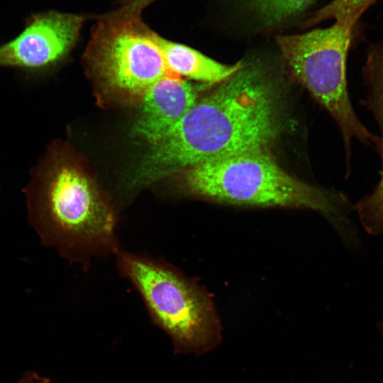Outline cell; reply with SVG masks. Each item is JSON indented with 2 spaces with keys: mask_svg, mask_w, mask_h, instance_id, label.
I'll use <instances>...</instances> for the list:
<instances>
[{
  "mask_svg": "<svg viewBox=\"0 0 383 383\" xmlns=\"http://www.w3.org/2000/svg\"><path fill=\"white\" fill-rule=\"evenodd\" d=\"M157 35L139 12L118 8L98 19L86 55L106 91L140 101L157 82L180 77L168 67Z\"/></svg>",
  "mask_w": 383,
  "mask_h": 383,
  "instance_id": "obj_6",
  "label": "cell"
},
{
  "mask_svg": "<svg viewBox=\"0 0 383 383\" xmlns=\"http://www.w3.org/2000/svg\"><path fill=\"white\" fill-rule=\"evenodd\" d=\"M363 75L369 89L365 105L373 114L380 131L377 148L381 155L383 153V43L370 50Z\"/></svg>",
  "mask_w": 383,
  "mask_h": 383,
  "instance_id": "obj_10",
  "label": "cell"
},
{
  "mask_svg": "<svg viewBox=\"0 0 383 383\" xmlns=\"http://www.w3.org/2000/svg\"><path fill=\"white\" fill-rule=\"evenodd\" d=\"M281 107L279 92L267 71L243 64L152 145L133 184H148L206 160L266 148L282 131Z\"/></svg>",
  "mask_w": 383,
  "mask_h": 383,
  "instance_id": "obj_1",
  "label": "cell"
},
{
  "mask_svg": "<svg viewBox=\"0 0 383 383\" xmlns=\"http://www.w3.org/2000/svg\"><path fill=\"white\" fill-rule=\"evenodd\" d=\"M179 173L187 196L233 206L306 209L342 221L343 195L293 177L266 148L206 160Z\"/></svg>",
  "mask_w": 383,
  "mask_h": 383,
  "instance_id": "obj_3",
  "label": "cell"
},
{
  "mask_svg": "<svg viewBox=\"0 0 383 383\" xmlns=\"http://www.w3.org/2000/svg\"><path fill=\"white\" fill-rule=\"evenodd\" d=\"M210 84H192L182 77L164 78L144 94L133 133L152 145L181 121Z\"/></svg>",
  "mask_w": 383,
  "mask_h": 383,
  "instance_id": "obj_8",
  "label": "cell"
},
{
  "mask_svg": "<svg viewBox=\"0 0 383 383\" xmlns=\"http://www.w3.org/2000/svg\"><path fill=\"white\" fill-rule=\"evenodd\" d=\"M50 380L47 377L41 376L36 372L28 371L13 383H49Z\"/></svg>",
  "mask_w": 383,
  "mask_h": 383,
  "instance_id": "obj_14",
  "label": "cell"
},
{
  "mask_svg": "<svg viewBox=\"0 0 383 383\" xmlns=\"http://www.w3.org/2000/svg\"><path fill=\"white\" fill-rule=\"evenodd\" d=\"M155 0H125L126 5L133 11H141Z\"/></svg>",
  "mask_w": 383,
  "mask_h": 383,
  "instance_id": "obj_15",
  "label": "cell"
},
{
  "mask_svg": "<svg viewBox=\"0 0 383 383\" xmlns=\"http://www.w3.org/2000/svg\"><path fill=\"white\" fill-rule=\"evenodd\" d=\"M121 266L141 294L155 323L170 337L175 353L204 355L221 342L209 295L168 265L124 253Z\"/></svg>",
  "mask_w": 383,
  "mask_h": 383,
  "instance_id": "obj_4",
  "label": "cell"
},
{
  "mask_svg": "<svg viewBox=\"0 0 383 383\" xmlns=\"http://www.w3.org/2000/svg\"><path fill=\"white\" fill-rule=\"evenodd\" d=\"M377 0H333L318 11L306 25L311 26L327 19L351 20L357 22L362 13Z\"/></svg>",
  "mask_w": 383,
  "mask_h": 383,
  "instance_id": "obj_13",
  "label": "cell"
},
{
  "mask_svg": "<svg viewBox=\"0 0 383 383\" xmlns=\"http://www.w3.org/2000/svg\"><path fill=\"white\" fill-rule=\"evenodd\" d=\"M381 177L373 192L356 205L362 225L368 233L383 235V153Z\"/></svg>",
  "mask_w": 383,
  "mask_h": 383,
  "instance_id": "obj_12",
  "label": "cell"
},
{
  "mask_svg": "<svg viewBox=\"0 0 383 383\" xmlns=\"http://www.w3.org/2000/svg\"><path fill=\"white\" fill-rule=\"evenodd\" d=\"M157 41L170 70L180 77L204 84H218L238 71L242 62L234 65L220 63L183 44L163 38L157 34Z\"/></svg>",
  "mask_w": 383,
  "mask_h": 383,
  "instance_id": "obj_9",
  "label": "cell"
},
{
  "mask_svg": "<svg viewBox=\"0 0 383 383\" xmlns=\"http://www.w3.org/2000/svg\"><path fill=\"white\" fill-rule=\"evenodd\" d=\"M316 0H247L262 26H277L295 16Z\"/></svg>",
  "mask_w": 383,
  "mask_h": 383,
  "instance_id": "obj_11",
  "label": "cell"
},
{
  "mask_svg": "<svg viewBox=\"0 0 383 383\" xmlns=\"http://www.w3.org/2000/svg\"><path fill=\"white\" fill-rule=\"evenodd\" d=\"M85 19L55 10L31 15L23 31L0 46V67L40 70L55 65L74 46Z\"/></svg>",
  "mask_w": 383,
  "mask_h": 383,
  "instance_id": "obj_7",
  "label": "cell"
},
{
  "mask_svg": "<svg viewBox=\"0 0 383 383\" xmlns=\"http://www.w3.org/2000/svg\"><path fill=\"white\" fill-rule=\"evenodd\" d=\"M357 22L335 21L326 28L278 35L277 45L292 73L330 113L343 137L347 156L351 140L377 146L373 135L358 119L347 87L346 60Z\"/></svg>",
  "mask_w": 383,
  "mask_h": 383,
  "instance_id": "obj_5",
  "label": "cell"
},
{
  "mask_svg": "<svg viewBox=\"0 0 383 383\" xmlns=\"http://www.w3.org/2000/svg\"><path fill=\"white\" fill-rule=\"evenodd\" d=\"M30 223L42 243L76 259L87 250L116 249V217L89 175L52 148L26 189Z\"/></svg>",
  "mask_w": 383,
  "mask_h": 383,
  "instance_id": "obj_2",
  "label": "cell"
}]
</instances>
